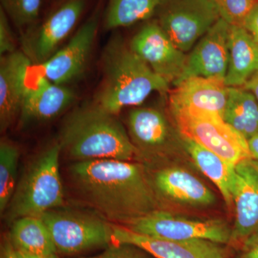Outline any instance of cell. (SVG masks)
I'll return each instance as SVG.
<instances>
[{
  "instance_id": "7",
  "label": "cell",
  "mask_w": 258,
  "mask_h": 258,
  "mask_svg": "<svg viewBox=\"0 0 258 258\" xmlns=\"http://www.w3.org/2000/svg\"><path fill=\"white\" fill-rule=\"evenodd\" d=\"M121 226L136 233L164 240L202 239L227 244L232 236V228L223 220L187 218L159 209Z\"/></svg>"
},
{
  "instance_id": "8",
  "label": "cell",
  "mask_w": 258,
  "mask_h": 258,
  "mask_svg": "<svg viewBox=\"0 0 258 258\" xmlns=\"http://www.w3.org/2000/svg\"><path fill=\"white\" fill-rule=\"evenodd\" d=\"M158 12L157 23L184 52L220 18L215 0H166Z\"/></svg>"
},
{
  "instance_id": "23",
  "label": "cell",
  "mask_w": 258,
  "mask_h": 258,
  "mask_svg": "<svg viewBox=\"0 0 258 258\" xmlns=\"http://www.w3.org/2000/svg\"><path fill=\"white\" fill-rule=\"evenodd\" d=\"M224 120L248 140L258 134V101L243 87H229Z\"/></svg>"
},
{
  "instance_id": "33",
  "label": "cell",
  "mask_w": 258,
  "mask_h": 258,
  "mask_svg": "<svg viewBox=\"0 0 258 258\" xmlns=\"http://www.w3.org/2000/svg\"><path fill=\"white\" fill-rule=\"evenodd\" d=\"M247 91H250L258 101V71L243 86Z\"/></svg>"
},
{
  "instance_id": "25",
  "label": "cell",
  "mask_w": 258,
  "mask_h": 258,
  "mask_svg": "<svg viewBox=\"0 0 258 258\" xmlns=\"http://www.w3.org/2000/svg\"><path fill=\"white\" fill-rule=\"evenodd\" d=\"M18 146L8 139L0 142V213L4 215L18 185Z\"/></svg>"
},
{
  "instance_id": "35",
  "label": "cell",
  "mask_w": 258,
  "mask_h": 258,
  "mask_svg": "<svg viewBox=\"0 0 258 258\" xmlns=\"http://www.w3.org/2000/svg\"><path fill=\"white\" fill-rule=\"evenodd\" d=\"M17 253L19 258H58L57 254H50V255H35V254L25 253L20 251H17Z\"/></svg>"
},
{
  "instance_id": "15",
  "label": "cell",
  "mask_w": 258,
  "mask_h": 258,
  "mask_svg": "<svg viewBox=\"0 0 258 258\" xmlns=\"http://www.w3.org/2000/svg\"><path fill=\"white\" fill-rule=\"evenodd\" d=\"M32 62L23 51L0 57V130L5 132L21 113Z\"/></svg>"
},
{
  "instance_id": "9",
  "label": "cell",
  "mask_w": 258,
  "mask_h": 258,
  "mask_svg": "<svg viewBox=\"0 0 258 258\" xmlns=\"http://www.w3.org/2000/svg\"><path fill=\"white\" fill-rule=\"evenodd\" d=\"M88 0H66L41 24L23 32V52L32 64L40 66L60 49V44L76 28Z\"/></svg>"
},
{
  "instance_id": "3",
  "label": "cell",
  "mask_w": 258,
  "mask_h": 258,
  "mask_svg": "<svg viewBox=\"0 0 258 258\" xmlns=\"http://www.w3.org/2000/svg\"><path fill=\"white\" fill-rule=\"evenodd\" d=\"M103 78L95 102L118 115L142 104L154 92H166L170 83L156 74L118 37L108 40L102 55Z\"/></svg>"
},
{
  "instance_id": "20",
  "label": "cell",
  "mask_w": 258,
  "mask_h": 258,
  "mask_svg": "<svg viewBox=\"0 0 258 258\" xmlns=\"http://www.w3.org/2000/svg\"><path fill=\"white\" fill-rule=\"evenodd\" d=\"M257 71V42L243 26L230 25L225 84L228 87H243Z\"/></svg>"
},
{
  "instance_id": "21",
  "label": "cell",
  "mask_w": 258,
  "mask_h": 258,
  "mask_svg": "<svg viewBox=\"0 0 258 258\" xmlns=\"http://www.w3.org/2000/svg\"><path fill=\"white\" fill-rule=\"evenodd\" d=\"M9 237L15 249L35 255L57 254L45 222L39 217H23L11 224Z\"/></svg>"
},
{
  "instance_id": "34",
  "label": "cell",
  "mask_w": 258,
  "mask_h": 258,
  "mask_svg": "<svg viewBox=\"0 0 258 258\" xmlns=\"http://www.w3.org/2000/svg\"><path fill=\"white\" fill-rule=\"evenodd\" d=\"M247 144L252 159L258 161V134L248 139Z\"/></svg>"
},
{
  "instance_id": "4",
  "label": "cell",
  "mask_w": 258,
  "mask_h": 258,
  "mask_svg": "<svg viewBox=\"0 0 258 258\" xmlns=\"http://www.w3.org/2000/svg\"><path fill=\"white\" fill-rule=\"evenodd\" d=\"M58 142L42 151L24 173L5 211L8 223L23 217H40L64 205ZM4 214V215H5Z\"/></svg>"
},
{
  "instance_id": "11",
  "label": "cell",
  "mask_w": 258,
  "mask_h": 258,
  "mask_svg": "<svg viewBox=\"0 0 258 258\" xmlns=\"http://www.w3.org/2000/svg\"><path fill=\"white\" fill-rule=\"evenodd\" d=\"M129 46L169 83L174 84L184 72L187 56L174 45L157 22L144 25L134 35Z\"/></svg>"
},
{
  "instance_id": "32",
  "label": "cell",
  "mask_w": 258,
  "mask_h": 258,
  "mask_svg": "<svg viewBox=\"0 0 258 258\" xmlns=\"http://www.w3.org/2000/svg\"><path fill=\"white\" fill-rule=\"evenodd\" d=\"M0 258H19L16 249L12 244L9 236L5 237L0 247Z\"/></svg>"
},
{
  "instance_id": "28",
  "label": "cell",
  "mask_w": 258,
  "mask_h": 258,
  "mask_svg": "<svg viewBox=\"0 0 258 258\" xmlns=\"http://www.w3.org/2000/svg\"><path fill=\"white\" fill-rule=\"evenodd\" d=\"M88 258H154L151 254L133 244L113 243L101 254Z\"/></svg>"
},
{
  "instance_id": "5",
  "label": "cell",
  "mask_w": 258,
  "mask_h": 258,
  "mask_svg": "<svg viewBox=\"0 0 258 258\" xmlns=\"http://www.w3.org/2000/svg\"><path fill=\"white\" fill-rule=\"evenodd\" d=\"M57 253L75 255L113 243V224L91 212L58 208L41 217Z\"/></svg>"
},
{
  "instance_id": "2",
  "label": "cell",
  "mask_w": 258,
  "mask_h": 258,
  "mask_svg": "<svg viewBox=\"0 0 258 258\" xmlns=\"http://www.w3.org/2000/svg\"><path fill=\"white\" fill-rule=\"evenodd\" d=\"M57 142L61 152L74 162L132 161L140 156L117 115L96 102L78 107L66 117Z\"/></svg>"
},
{
  "instance_id": "31",
  "label": "cell",
  "mask_w": 258,
  "mask_h": 258,
  "mask_svg": "<svg viewBox=\"0 0 258 258\" xmlns=\"http://www.w3.org/2000/svg\"><path fill=\"white\" fill-rule=\"evenodd\" d=\"M239 258H258V233L243 244V252Z\"/></svg>"
},
{
  "instance_id": "27",
  "label": "cell",
  "mask_w": 258,
  "mask_h": 258,
  "mask_svg": "<svg viewBox=\"0 0 258 258\" xmlns=\"http://www.w3.org/2000/svg\"><path fill=\"white\" fill-rule=\"evenodd\" d=\"M220 18L230 25L243 26L244 20L258 4V0H215Z\"/></svg>"
},
{
  "instance_id": "1",
  "label": "cell",
  "mask_w": 258,
  "mask_h": 258,
  "mask_svg": "<svg viewBox=\"0 0 258 258\" xmlns=\"http://www.w3.org/2000/svg\"><path fill=\"white\" fill-rule=\"evenodd\" d=\"M71 184L85 203L115 225H124L158 210L144 166L132 161L97 159L70 166Z\"/></svg>"
},
{
  "instance_id": "18",
  "label": "cell",
  "mask_w": 258,
  "mask_h": 258,
  "mask_svg": "<svg viewBox=\"0 0 258 258\" xmlns=\"http://www.w3.org/2000/svg\"><path fill=\"white\" fill-rule=\"evenodd\" d=\"M128 135L139 154L158 156L167 152L174 139L165 115L153 108H139L129 113Z\"/></svg>"
},
{
  "instance_id": "30",
  "label": "cell",
  "mask_w": 258,
  "mask_h": 258,
  "mask_svg": "<svg viewBox=\"0 0 258 258\" xmlns=\"http://www.w3.org/2000/svg\"><path fill=\"white\" fill-rule=\"evenodd\" d=\"M243 27L258 43V4L244 20Z\"/></svg>"
},
{
  "instance_id": "22",
  "label": "cell",
  "mask_w": 258,
  "mask_h": 258,
  "mask_svg": "<svg viewBox=\"0 0 258 258\" xmlns=\"http://www.w3.org/2000/svg\"><path fill=\"white\" fill-rule=\"evenodd\" d=\"M181 140L195 165L216 185L226 205L232 207L233 201L231 195V184L235 165L229 164L220 156L192 140L182 137Z\"/></svg>"
},
{
  "instance_id": "6",
  "label": "cell",
  "mask_w": 258,
  "mask_h": 258,
  "mask_svg": "<svg viewBox=\"0 0 258 258\" xmlns=\"http://www.w3.org/2000/svg\"><path fill=\"white\" fill-rule=\"evenodd\" d=\"M169 108L182 138L200 144L232 165L252 158L247 139L221 117L186 108Z\"/></svg>"
},
{
  "instance_id": "19",
  "label": "cell",
  "mask_w": 258,
  "mask_h": 258,
  "mask_svg": "<svg viewBox=\"0 0 258 258\" xmlns=\"http://www.w3.org/2000/svg\"><path fill=\"white\" fill-rule=\"evenodd\" d=\"M154 187L164 198L181 205L207 207L215 203V196L203 181L179 167H168L156 173Z\"/></svg>"
},
{
  "instance_id": "12",
  "label": "cell",
  "mask_w": 258,
  "mask_h": 258,
  "mask_svg": "<svg viewBox=\"0 0 258 258\" xmlns=\"http://www.w3.org/2000/svg\"><path fill=\"white\" fill-rule=\"evenodd\" d=\"M231 195L235 209L231 242L244 244L258 233V161L249 158L234 166Z\"/></svg>"
},
{
  "instance_id": "26",
  "label": "cell",
  "mask_w": 258,
  "mask_h": 258,
  "mask_svg": "<svg viewBox=\"0 0 258 258\" xmlns=\"http://www.w3.org/2000/svg\"><path fill=\"white\" fill-rule=\"evenodd\" d=\"M0 8L23 32L32 28L40 16L42 0H0Z\"/></svg>"
},
{
  "instance_id": "17",
  "label": "cell",
  "mask_w": 258,
  "mask_h": 258,
  "mask_svg": "<svg viewBox=\"0 0 258 258\" xmlns=\"http://www.w3.org/2000/svg\"><path fill=\"white\" fill-rule=\"evenodd\" d=\"M76 98L71 88L56 84L39 73L33 84L27 88L20 118L24 122L53 119L69 108Z\"/></svg>"
},
{
  "instance_id": "29",
  "label": "cell",
  "mask_w": 258,
  "mask_h": 258,
  "mask_svg": "<svg viewBox=\"0 0 258 258\" xmlns=\"http://www.w3.org/2000/svg\"><path fill=\"white\" fill-rule=\"evenodd\" d=\"M10 21L4 10L0 8V57L18 50Z\"/></svg>"
},
{
  "instance_id": "16",
  "label": "cell",
  "mask_w": 258,
  "mask_h": 258,
  "mask_svg": "<svg viewBox=\"0 0 258 258\" xmlns=\"http://www.w3.org/2000/svg\"><path fill=\"white\" fill-rule=\"evenodd\" d=\"M174 86L169 95V108L206 112L224 119L229 97L225 80L191 77Z\"/></svg>"
},
{
  "instance_id": "10",
  "label": "cell",
  "mask_w": 258,
  "mask_h": 258,
  "mask_svg": "<svg viewBox=\"0 0 258 258\" xmlns=\"http://www.w3.org/2000/svg\"><path fill=\"white\" fill-rule=\"evenodd\" d=\"M99 25V14L93 13L64 46L38 66L40 74L64 86L79 79L87 68Z\"/></svg>"
},
{
  "instance_id": "14",
  "label": "cell",
  "mask_w": 258,
  "mask_h": 258,
  "mask_svg": "<svg viewBox=\"0 0 258 258\" xmlns=\"http://www.w3.org/2000/svg\"><path fill=\"white\" fill-rule=\"evenodd\" d=\"M113 243L133 244L154 258H227L223 244L202 239L170 240L154 238L115 224Z\"/></svg>"
},
{
  "instance_id": "13",
  "label": "cell",
  "mask_w": 258,
  "mask_h": 258,
  "mask_svg": "<svg viewBox=\"0 0 258 258\" xmlns=\"http://www.w3.org/2000/svg\"><path fill=\"white\" fill-rule=\"evenodd\" d=\"M230 28V24L223 19L217 20L187 56L184 72L174 86L191 77L225 79L229 62Z\"/></svg>"
},
{
  "instance_id": "24",
  "label": "cell",
  "mask_w": 258,
  "mask_h": 258,
  "mask_svg": "<svg viewBox=\"0 0 258 258\" xmlns=\"http://www.w3.org/2000/svg\"><path fill=\"white\" fill-rule=\"evenodd\" d=\"M166 0H109L104 17L108 30L130 26L149 20Z\"/></svg>"
}]
</instances>
